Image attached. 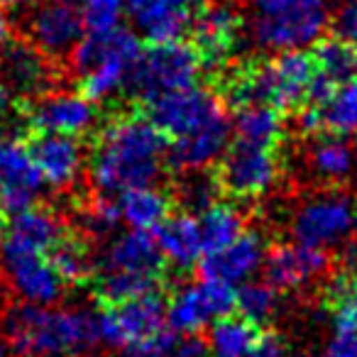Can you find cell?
Wrapping results in <instances>:
<instances>
[{
	"label": "cell",
	"mask_w": 357,
	"mask_h": 357,
	"mask_svg": "<svg viewBox=\"0 0 357 357\" xmlns=\"http://www.w3.org/2000/svg\"><path fill=\"white\" fill-rule=\"evenodd\" d=\"M147 105L149 120L164 132L169 157L181 172H206L233 142V118L213 91L191 86Z\"/></svg>",
	"instance_id": "obj_1"
},
{
	"label": "cell",
	"mask_w": 357,
	"mask_h": 357,
	"mask_svg": "<svg viewBox=\"0 0 357 357\" xmlns=\"http://www.w3.org/2000/svg\"><path fill=\"white\" fill-rule=\"evenodd\" d=\"M169 157L167 137L149 118L120 115L98 135L89 157V178L105 196L157 184Z\"/></svg>",
	"instance_id": "obj_2"
},
{
	"label": "cell",
	"mask_w": 357,
	"mask_h": 357,
	"mask_svg": "<svg viewBox=\"0 0 357 357\" xmlns=\"http://www.w3.org/2000/svg\"><path fill=\"white\" fill-rule=\"evenodd\" d=\"M6 345L17 357H86L98 337V321L84 306L20 303L3 318Z\"/></svg>",
	"instance_id": "obj_3"
},
{
	"label": "cell",
	"mask_w": 357,
	"mask_h": 357,
	"mask_svg": "<svg viewBox=\"0 0 357 357\" xmlns=\"http://www.w3.org/2000/svg\"><path fill=\"white\" fill-rule=\"evenodd\" d=\"M164 259L147 230H115L96 255V287L108 303L149 294L162 279Z\"/></svg>",
	"instance_id": "obj_4"
},
{
	"label": "cell",
	"mask_w": 357,
	"mask_h": 357,
	"mask_svg": "<svg viewBox=\"0 0 357 357\" xmlns=\"http://www.w3.org/2000/svg\"><path fill=\"white\" fill-rule=\"evenodd\" d=\"M142 54L139 37L123 27L91 32L71 52V71L89 98L110 100L125 91Z\"/></svg>",
	"instance_id": "obj_5"
},
{
	"label": "cell",
	"mask_w": 357,
	"mask_h": 357,
	"mask_svg": "<svg viewBox=\"0 0 357 357\" xmlns=\"http://www.w3.org/2000/svg\"><path fill=\"white\" fill-rule=\"evenodd\" d=\"M316 79L313 56L303 50L277 52L274 56L238 71L230 81V98L235 105L264 103L282 110L303 105Z\"/></svg>",
	"instance_id": "obj_6"
},
{
	"label": "cell",
	"mask_w": 357,
	"mask_h": 357,
	"mask_svg": "<svg viewBox=\"0 0 357 357\" xmlns=\"http://www.w3.org/2000/svg\"><path fill=\"white\" fill-rule=\"evenodd\" d=\"M331 25L326 0H255L250 35L264 52H296L316 45Z\"/></svg>",
	"instance_id": "obj_7"
},
{
	"label": "cell",
	"mask_w": 357,
	"mask_h": 357,
	"mask_svg": "<svg viewBox=\"0 0 357 357\" xmlns=\"http://www.w3.org/2000/svg\"><path fill=\"white\" fill-rule=\"evenodd\" d=\"M204 66L199 50L186 42H154L147 52L142 50L139 54L128 89L149 103L159 96L199 86Z\"/></svg>",
	"instance_id": "obj_8"
},
{
	"label": "cell",
	"mask_w": 357,
	"mask_h": 357,
	"mask_svg": "<svg viewBox=\"0 0 357 357\" xmlns=\"http://www.w3.org/2000/svg\"><path fill=\"white\" fill-rule=\"evenodd\" d=\"M54 252L0 240V272L22 303H56L66 291Z\"/></svg>",
	"instance_id": "obj_9"
},
{
	"label": "cell",
	"mask_w": 357,
	"mask_h": 357,
	"mask_svg": "<svg viewBox=\"0 0 357 357\" xmlns=\"http://www.w3.org/2000/svg\"><path fill=\"white\" fill-rule=\"evenodd\" d=\"M98 321L100 342L115 350H142L154 340L167 326V306L154 291L139 296L113 301L103 313L96 316Z\"/></svg>",
	"instance_id": "obj_10"
},
{
	"label": "cell",
	"mask_w": 357,
	"mask_h": 357,
	"mask_svg": "<svg viewBox=\"0 0 357 357\" xmlns=\"http://www.w3.org/2000/svg\"><path fill=\"white\" fill-rule=\"evenodd\" d=\"M279 176L282 159L277 147L233 139L220 159L218 184L233 199L257 201L277 186Z\"/></svg>",
	"instance_id": "obj_11"
},
{
	"label": "cell",
	"mask_w": 357,
	"mask_h": 357,
	"mask_svg": "<svg viewBox=\"0 0 357 357\" xmlns=\"http://www.w3.org/2000/svg\"><path fill=\"white\" fill-rule=\"evenodd\" d=\"M357 225V211L347 196L340 191H326V194L308 196L296 206L291 213V235L296 243L308 248L331 250L345 243Z\"/></svg>",
	"instance_id": "obj_12"
},
{
	"label": "cell",
	"mask_w": 357,
	"mask_h": 357,
	"mask_svg": "<svg viewBox=\"0 0 357 357\" xmlns=\"http://www.w3.org/2000/svg\"><path fill=\"white\" fill-rule=\"evenodd\" d=\"M164 306L167 326H172V331L199 335L204 328H211L218 318L233 311L235 289L201 277L199 282L178 284Z\"/></svg>",
	"instance_id": "obj_13"
},
{
	"label": "cell",
	"mask_w": 357,
	"mask_h": 357,
	"mask_svg": "<svg viewBox=\"0 0 357 357\" xmlns=\"http://www.w3.org/2000/svg\"><path fill=\"white\" fill-rule=\"evenodd\" d=\"M45 181L32 149L17 135H0V211L20 213L37 204Z\"/></svg>",
	"instance_id": "obj_14"
},
{
	"label": "cell",
	"mask_w": 357,
	"mask_h": 357,
	"mask_svg": "<svg viewBox=\"0 0 357 357\" xmlns=\"http://www.w3.org/2000/svg\"><path fill=\"white\" fill-rule=\"evenodd\" d=\"M30 123L40 135H89L98 123L96 100L84 91H45L30 105Z\"/></svg>",
	"instance_id": "obj_15"
},
{
	"label": "cell",
	"mask_w": 357,
	"mask_h": 357,
	"mask_svg": "<svg viewBox=\"0 0 357 357\" xmlns=\"http://www.w3.org/2000/svg\"><path fill=\"white\" fill-rule=\"evenodd\" d=\"M84 20L74 6L59 0L40 3L27 17V37L30 45L37 47L50 59L69 56L84 40Z\"/></svg>",
	"instance_id": "obj_16"
},
{
	"label": "cell",
	"mask_w": 357,
	"mask_h": 357,
	"mask_svg": "<svg viewBox=\"0 0 357 357\" xmlns=\"http://www.w3.org/2000/svg\"><path fill=\"white\" fill-rule=\"evenodd\" d=\"M194 42L204 64L220 66L235 54L243 37V15L230 0L206 3L194 20Z\"/></svg>",
	"instance_id": "obj_17"
},
{
	"label": "cell",
	"mask_w": 357,
	"mask_h": 357,
	"mask_svg": "<svg viewBox=\"0 0 357 357\" xmlns=\"http://www.w3.org/2000/svg\"><path fill=\"white\" fill-rule=\"evenodd\" d=\"M267 250V240L262 238V233L243 230L225 248L204 255V259H201V277L238 289L240 284L255 279V274L264 267Z\"/></svg>",
	"instance_id": "obj_18"
},
{
	"label": "cell",
	"mask_w": 357,
	"mask_h": 357,
	"mask_svg": "<svg viewBox=\"0 0 357 357\" xmlns=\"http://www.w3.org/2000/svg\"><path fill=\"white\" fill-rule=\"evenodd\" d=\"M208 0H128L137 32L152 42L181 40Z\"/></svg>",
	"instance_id": "obj_19"
},
{
	"label": "cell",
	"mask_w": 357,
	"mask_h": 357,
	"mask_svg": "<svg viewBox=\"0 0 357 357\" xmlns=\"http://www.w3.org/2000/svg\"><path fill=\"white\" fill-rule=\"evenodd\" d=\"M35 164L45 186L54 191H69L84 176L89 157L79 137L69 135H40L30 144Z\"/></svg>",
	"instance_id": "obj_20"
},
{
	"label": "cell",
	"mask_w": 357,
	"mask_h": 357,
	"mask_svg": "<svg viewBox=\"0 0 357 357\" xmlns=\"http://www.w3.org/2000/svg\"><path fill=\"white\" fill-rule=\"evenodd\" d=\"M328 267V252L318 248H308L301 243H284L267 250L264 257V274L267 282L279 291H294L306 284L316 282Z\"/></svg>",
	"instance_id": "obj_21"
},
{
	"label": "cell",
	"mask_w": 357,
	"mask_h": 357,
	"mask_svg": "<svg viewBox=\"0 0 357 357\" xmlns=\"http://www.w3.org/2000/svg\"><path fill=\"white\" fill-rule=\"evenodd\" d=\"M298 120L308 135L331 132L340 137L357 135V79L335 84L318 100H308Z\"/></svg>",
	"instance_id": "obj_22"
},
{
	"label": "cell",
	"mask_w": 357,
	"mask_h": 357,
	"mask_svg": "<svg viewBox=\"0 0 357 357\" xmlns=\"http://www.w3.org/2000/svg\"><path fill=\"white\" fill-rule=\"evenodd\" d=\"M152 235L164 264H172L176 269L196 267V264H201V259L206 255L199 215L191 213V211L169 213L152 230Z\"/></svg>",
	"instance_id": "obj_23"
},
{
	"label": "cell",
	"mask_w": 357,
	"mask_h": 357,
	"mask_svg": "<svg viewBox=\"0 0 357 357\" xmlns=\"http://www.w3.org/2000/svg\"><path fill=\"white\" fill-rule=\"evenodd\" d=\"M0 84L13 96H40L52 84L50 56L42 54L30 42L8 45L0 54Z\"/></svg>",
	"instance_id": "obj_24"
},
{
	"label": "cell",
	"mask_w": 357,
	"mask_h": 357,
	"mask_svg": "<svg viewBox=\"0 0 357 357\" xmlns=\"http://www.w3.org/2000/svg\"><path fill=\"white\" fill-rule=\"evenodd\" d=\"M306 167L311 176L323 184H340L355 169V149L347 137L318 132L306 149Z\"/></svg>",
	"instance_id": "obj_25"
},
{
	"label": "cell",
	"mask_w": 357,
	"mask_h": 357,
	"mask_svg": "<svg viewBox=\"0 0 357 357\" xmlns=\"http://www.w3.org/2000/svg\"><path fill=\"white\" fill-rule=\"evenodd\" d=\"M120 211V223L135 230H147L152 233L172 211H169V196L154 184L137 186L125 194L115 196Z\"/></svg>",
	"instance_id": "obj_26"
},
{
	"label": "cell",
	"mask_w": 357,
	"mask_h": 357,
	"mask_svg": "<svg viewBox=\"0 0 357 357\" xmlns=\"http://www.w3.org/2000/svg\"><path fill=\"white\" fill-rule=\"evenodd\" d=\"M282 135L284 120L277 108L264 103L238 105V113L233 115V139L277 147Z\"/></svg>",
	"instance_id": "obj_27"
},
{
	"label": "cell",
	"mask_w": 357,
	"mask_h": 357,
	"mask_svg": "<svg viewBox=\"0 0 357 357\" xmlns=\"http://www.w3.org/2000/svg\"><path fill=\"white\" fill-rule=\"evenodd\" d=\"M259 326L243 316H223L208 331V357H245L259 340Z\"/></svg>",
	"instance_id": "obj_28"
},
{
	"label": "cell",
	"mask_w": 357,
	"mask_h": 357,
	"mask_svg": "<svg viewBox=\"0 0 357 357\" xmlns=\"http://www.w3.org/2000/svg\"><path fill=\"white\" fill-rule=\"evenodd\" d=\"M201 235H204L206 255L225 248L245 230V215L235 204L228 201H213L199 213Z\"/></svg>",
	"instance_id": "obj_29"
},
{
	"label": "cell",
	"mask_w": 357,
	"mask_h": 357,
	"mask_svg": "<svg viewBox=\"0 0 357 357\" xmlns=\"http://www.w3.org/2000/svg\"><path fill=\"white\" fill-rule=\"evenodd\" d=\"M279 294L282 291L274 284L250 279L235 289V308L240 316L252 321L255 326H262L279 313V306H282Z\"/></svg>",
	"instance_id": "obj_30"
},
{
	"label": "cell",
	"mask_w": 357,
	"mask_h": 357,
	"mask_svg": "<svg viewBox=\"0 0 357 357\" xmlns=\"http://www.w3.org/2000/svg\"><path fill=\"white\" fill-rule=\"evenodd\" d=\"M311 56L313 64H316V74L321 79H326L328 84H342V81L352 79V74L357 71L355 50L340 37L323 40Z\"/></svg>",
	"instance_id": "obj_31"
},
{
	"label": "cell",
	"mask_w": 357,
	"mask_h": 357,
	"mask_svg": "<svg viewBox=\"0 0 357 357\" xmlns=\"http://www.w3.org/2000/svg\"><path fill=\"white\" fill-rule=\"evenodd\" d=\"M328 303L335 331L357 333V274L342 272L328 284Z\"/></svg>",
	"instance_id": "obj_32"
},
{
	"label": "cell",
	"mask_w": 357,
	"mask_h": 357,
	"mask_svg": "<svg viewBox=\"0 0 357 357\" xmlns=\"http://www.w3.org/2000/svg\"><path fill=\"white\" fill-rule=\"evenodd\" d=\"M144 357H208V347L204 340L189 333H159L142 350Z\"/></svg>",
	"instance_id": "obj_33"
},
{
	"label": "cell",
	"mask_w": 357,
	"mask_h": 357,
	"mask_svg": "<svg viewBox=\"0 0 357 357\" xmlns=\"http://www.w3.org/2000/svg\"><path fill=\"white\" fill-rule=\"evenodd\" d=\"M76 10L89 32H108L120 27L123 15L128 13V0H84Z\"/></svg>",
	"instance_id": "obj_34"
},
{
	"label": "cell",
	"mask_w": 357,
	"mask_h": 357,
	"mask_svg": "<svg viewBox=\"0 0 357 357\" xmlns=\"http://www.w3.org/2000/svg\"><path fill=\"white\" fill-rule=\"evenodd\" d=\"M81 223L91 235H98V238H108L110 233H115L120 225V211L115 196L100 194L98 199L91 201L81 213Z\"/></svg>",
	"instance_id": "obj_35"
},
{
	"label": "cell",
	"mask_w": 357,
	"mask_h": 357,
	"mask_svg": "<svg viewBox=\"0 0 357 357\" xmlns=\"http://www.w3.org/2000/svg\"><path fill=\"white\" fill-rule=\"evenodd\" d=\"M52 257H54V264H56V269H59L61 279L66 282V287L84 282L86 274H89V269H91L89 252H86L84 245H81L79 240L71 238V235L54 250Z\"/></svg>",
	"instance_id": "obj_36"
},
{
	"label": "cell",
	"mask_w": 357,
	"mask_h": 357,
	"mask_svg": "<svg viewBox=\"0 0 357 357\" xmlns=\"http://www.w3.org/2000/svg\"><path fill=\"white\" fill-rule=\"evenodd\" d=\"M218 189H220V184L213 181L208 174L189 172V178L181 184L178 196H181V201H184V206L191 211V213H201L206 206L218 201Z\"/></svg>",
	"instance_id": "obj_37"
},
{
	"label": "cell",
	"mask_w": 357,
	"mask_h": 357,
	"mask_svg": "<svg viewBox=\"0 0 357 357\" xmlns=\"http://www.w3.org/2000/svg\"><path fill=\"white\" fill-rule=\"evenodd\" d=\"M337 37L345 40L347 45L357 47V0H345L335 20Z\"/></svg>",
	"instance_id": "obj_38"
},
{
	"label": "cell",
	"mask_w": 357,
	"mask_h": 357,
	"mask_svg": "<svg viewBox=\"0 0 357 357\" xmlns=\"http://www.w3.org/2000/svg\"><path fill=\"white\" fill-rule=\"evenodd\" d=\"M326 357H357V333L335 331V335L328 340Z\"/></svg>",
	"instance_id": "obj_39"
},
{
	"label": "cell",
	"mask_w": 357,
	"mask_h": 357,
	"mask_svg": "<svg viewBox=\"0 0 357 357\" xmlns=\"http://www.w3.org/2000/svg\"><path fill=\"white\" fill-rule=\"evenodd\" d=\"M287 355V347H284L282 337L274 335V333H262L259 340L255 342V347L245 357H284Z\"/></svg>",
	"instance_id": "obj_40"
},
{
	"label": "cell",
	"mask_w": 357,
	"mask_h": 357,
	"mask_svg": "<svg viewBox=\"0 0 357 357\" xmlns=\"http://www.w3.org/2000/svg\"><path fill=\"white\" fill-rule=\"evenodd\" d=\"M342 264H345V272L357 274V233H352L345 240V248H342Z\"/></svg>",
	"instance_id": "obj_41"
},
{
	"label": "cell",
	"mask_w": 357,
	"mask_h": 357,
	"mask_svg": "<svg viewBox=\"0 0 357 357\" xmlns=\"http://www.w3.org/2000/svg\"><path fill=\"white\" fill-rule=\"evenodd\" d=\"M13 93L6 89V86L0 84V128L13 118Z\"/></svg>",
	"instance_id": "obj_42"
},
{
	"label": "cell",
	"mask_w": 357,
	"mask_h": 357,
	"mask_svg": "<svg viewBox=\"0 0 357 357\" xmlns=\"http://www.w3.org/2000/svg\"><path fill=\"white\" fill-rule=\"evenodd\" d=\"M10 37H13L10 20H8L3 13H0V54H3V52H6V47L10 45Z\"/></svg>",
	"instance_id": "obj_43"
},
{
	"label": "cell",
	"mask_w": 357,
	"mask_h": 357,
	"mask_svg": "<svg viewBox=\"0 0 357 357\" xmlns=\"http://www.w3.org/2000/svg\"><path fill=\"white\" fill-rule=\"evenodd\" d=\"M30 3H40V0H0V8H13V6H30Z\"/></svg>",
	"instance_id": "obj_44"
},
{
	"label": "cell",
	"mask_w": 357,
	"mask_h": 357,
	"mask_svg": "<svg viewBox=\"0 0 357 357\" xmlns=\"http://www.w3.org/2000/svg\"><path fill=\"white\" fill-rule=\"evenodd\" d=\"M120 357H144V355H142V352H139V350H125Z\"/></svg>",
	"instance_id": "obj_45"
},
{
	"label": "cell",
	"mask_w": 357,
	"mask_h": 357,
	"mask_svg": "<svg viewBox=\"0 0 357 357\" xmlns=\"http://www.w3.org/2000/svg\"><path fill=\"white\" fill-rule=\"evenodd\" d=\"M59 3H66V6H74V8H79L84 0H59Z\"/></svg>",
	"instance_id": "obj_46"
},
{
	"label": "cell",
	"mask_w": 357,
	"mask_h": 357,
	"mask_svg": "<svg viewBox=\"0 0 357 357\" xmlns=\"http://www.w3.org/2000/svg\"><path fill=\"white\" fill-rule=\"evenodd\" d=\"M3 233H6V223H3V211H0V240H3Z\"/></svg>",
	"instance_id": "obj_47"
},
{
	"label": "cell",
	"mask_w": 357,
	"mask_h": 357,
	"mask_svg": "<svg viewBox=\"0 0 357 357\" xmlns=\"http://www.w3.org/2000/svg\"><path fill=\"white\" fill-rule=\"evenodd\" d=\"M8 355V345L3 340H0V357H6Z\"/></svg>",
	"instance_id": "obj_48"
}]
</instances>
